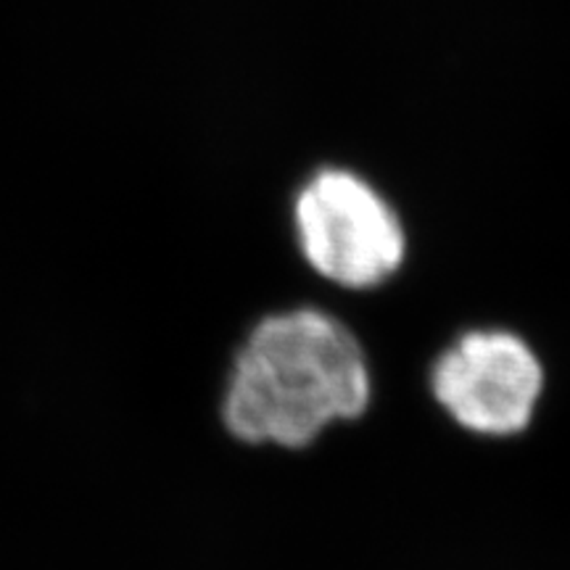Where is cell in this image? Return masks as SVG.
I'll return each mask as SVG.
<instances>
[{
    "instance_id": "3957f363",
    "label": "cell",
    "mask_w": 570,
    "mask_h": 570,
    "mask_svg": "<svg viewBox=\"0 0 570 570\" xmlns=\"http://www.w3.org/2000/svg\"><path fill=\"white\" fill-rule=\"evenodd\" d=\"M431 386L441 407L468 431L512 436L531 423L541 367L512 333H468L436 362Z\"/></svg>"
},
{
    "instance_id": "7a4b0ae2",
    "label": "cell",
    "mask_w": 570,
    "mask_h": 570,
    "mask_svg": "<svg viewBox=\"0 0 570 570\" xmlns=\"http://www.w3.org/2000/svg\"><path fill=\"white\" fill-rule=\"evenodd\" d=\"M298 244L309 265L344 288H373L404 259L396 212L344 169H325L296 198Z\"/></svg>"
},
{
    "instance_id": "6da1fadb",
    "label": "cell",
    "mask_w": 570,
    "mask_h": 570,
    "mask_svg": "<svg viewBox=\"0 0 570 570\" xmlns=\"http://www.w3.org/2000/svg\"><path fill=\"white\" fill-rule=\"evenodd\" d=\"M370 402L360 341L338 320L296 309L262 320L235 356L223 420L246 444L302 449L333 420H354Z\"/></svg>"
}]
</instances>
